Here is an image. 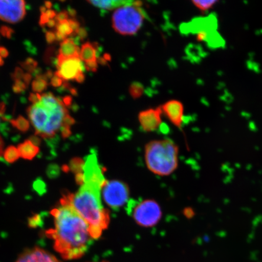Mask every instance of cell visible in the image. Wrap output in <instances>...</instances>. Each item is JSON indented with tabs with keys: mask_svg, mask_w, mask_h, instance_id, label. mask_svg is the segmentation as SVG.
Returning a JSON list of instances; mask_svg holds the SVG:
<instances>
[{
	"mask_svg": "<svg viewBox=\"0 0 262 262\" xmlns=\"http://www.w3.org/2000/svg\"><path fill=\"white\" fill-rule=\"evenodd\" d=\"M80 187L75 193H67L69 201L89 225L94 240L100 238L110 222V212L101 202V191L106 179L96 153L87 157L83 163Z\"/></svg>",
	"mask_w": 262,
	"mask_h": 262,
	"instance_id": "cell-1",
	"label": "cell"
},
{
	"mask_svg": "<svg viewBox=\"0 0 262 262\" xmlns=\"http://www.w3.org/2000/svg\"><path fill=\"white\" fill-rule=\"evenodd\" d=\"M54 228L46 234L54 241V248L65 260L83 257L94 241L89 225L78 214L65 194L57 207L51 211Z\"/></svg>",
	"mask_w": 262,
	"mask_h": 262,
	"instance_id": "cell-2",
	"label": "cell"
},
{
	"mask_svg": "<svg viewBox=\"0 0 262 262\" xmlns=\"http://www.w3.org/2000/svg\"><path fill=\"white\" fill-rule=\"evenodd\" d=\"M41 98L27 110L29 119L34 127L35 135L45 139H53L62 127L69 114L63 101L51 93L41 95Z\"/></svg>",
	"mask_w": 262,
	"mask_h": 262,
	"instance_id": "cell-3",
	"label": "cell"
},
{
	"mask_svg": "<svg viewBox=\"0 0 262 262\" xmlns=\"http://www.w3.org/2000/svg\"><path fill=\"white\" fill-rule=\"evenodd\" d=\"M145 157L150 172L159 176L171 175L179 165V147L168 139L151 141L145 146Z\"/></svg>",
	"mask_w": 262,
	"mask_h": 262,
	"instance_id": "cell-4",
	"label": "cell"
},
{
	"mask_svg": "<svg viewBox=\"0 0 262 262\" xmlns=\"http://www.w3.org/2000/svg\"><path fill=\"white\" fill-rule=\"evenodd\" d=\"M142 3L134 2L116 9L112 17L113 28L118 34L123 35L136 34L142 27L145 16L140 9Z\"/></svg>",
	"mask_w": 262,
	"mask_h": 262,
	"instance_id": "cell-5",
	"label": "cell"
},
{
	"mask_svg": "<svg viewBox=\"0 0 262 262\" xmlns=\"http://www.w3.org/2000/svg\"><path fill=\"white\" fill-rule=\"evenodd\" d=\"M133 205L131 215L136 224L141 227H152L158 224L162 218L161 208L154 200H145Z\"/></svg>",
	"mask_w": 262,
	"mask_h": 262,
	"instance_id": "cell-6",
	"label": "cell"
},
{
	"mask_svg": "<svg viewBox=\"0 0 262 262\" xmlns=\"http://www.w3.org/2000/svg\"><path fill=\"white\" fill-rule=\"evenodd\" d=\"M129 193V189L125 183L118 180H106L101 191V196L109 207L117 209L126 204Z\"/></svg>",
	"mask_w": 262,
	"mask_h": 262,
	"instance_id": "cell-7",
	"label": "cell"
},
{
	"mask_svg": "<svg viewBox=\"0 0 262 262\" xmlns=\"http://www.w3.org/2000/svg\"><path fill=\"white\" fill-rule=\"evenodd\" d=\"M55 75L64 81L76 79L78 75L83 73V64L79 57L65 58L58 55Z\"/></svg>",
	"mask_w": 262,
	"mask_h": 262,
	"instance_id": "cell-8",
	"label": "cell"
},
{
	"mask_svg": "<svg viewBox=\"0 0 262 262\" xmlns=\"http://www.w3.org/2000/svg\"><path fill=\"white\" fill-rule=\"evenodd\" d=\"M26 14L25 1H0V19L16 24L24 18Z\"/></svg>",
	"mask_w": 262,
	"mask_h": 262,
	"instance_id": "cell-9",
	"label": "cell"
},
{
	"mask_svg": "<svg viewBox=\"0 0 262 262\" xmlns=\"http://www.w3.org/2000/svg\"><path fill=\"white\" fill-rule=\"evenodd\" d=\"M161 107L142 111L139 114V120L142 129L146 132H152L159 128L162 123Z\"/></svg>",
	"mask_w": 262,
	"mask_h": 262,
	"instance_id": "cell-10",
	"label": "cell"
},
{
	"mask_svg": "<svg viewBox=\"0 0 262 262\" xmlns=\"http://www.w3.org/2000/svg\"><path fill=\"white\" fill-rule=\"evenodd\" d=\"M15 262H61L49 252L40 248L27 249Z\"/></svg>",
	"mask_w": 262,
	"mask_h": 262,
	"instance_id": "cell-11",
	"label": "cell"
},
{
	"mask_svg": "<svg viewBox=\"0 0 262 262\" xmlns=\"http://www.w3.org/2000/svg\"><path fill=\"white\" fill-rule=\"evenodd\" d=\"M161 108L162 112L173 125L181 128L184 114V106L182 103L179 100H172L163 104Z\"/></svg>",
	"mask_w": 262,
	"mask_h": 262,
	"instance_id": "cell-12",
	"label": "cell"
},
{
	"mask_svg": "<svg viewBox=\"0 0 262 262\" xmlns=\"http://www.w3.org/2000/svg\"><path fill=\"white\" fill-rule=\"evenodd\" d=\"M80 49L72 38H67L62 41L59 49V55L65 58L79 57Z\"/></svg>",
	"mask_w": 262,
	"mask_h": 262,
	"instance_id": "cell-13",
	"label": "cell"
},
{
	"mask_svg": "<svg viewBox=\"0 0 262 262\" xmlns=\"http://www.w3.org/2000/svg\"><path fill=\"white\" fill-rule=\"evenodd\" d=\"M19 157L21 158L32 160L37 156L39 152V147L38 145L32 142L30 139L25 140L17 147Z\"/></svg>",
	"mask_w": 262,
	"mask_h": 262,
	"instance_id": "cell-14",
	"label": "cell"
},
{
	"mask_svg": "<svg viewBox=\"0 0 262 262\" xmlns=\"http://www.w3.org/2000/svg\"><path fill=\"white\" fill-rule=\"evenodd\" d=\"M97 47L94 44L86 42L81 46L80 58L84 63L97 61Z\"/></svg>",
	"mask_w": 262,
	"mask_h": 262,
	"instance_id": "cell-15",
	"label": "cell"
},
{
	"mask_svg": "<svg viewBox=\"0 0 262 262\" xmlns=\"http://www.w3.org/2000/svg\"><path fill=\"white\" fill-rule=\"evenodd\" d=\"M134 1H122V0H112V1H88V3L96 7L104 10H113L123 7L124 6L132 5Z\"/></svg>",
	"mask_w": 262,
	"mask_h": 262,
	"instance_id": "cell-16",
	"label": "cell"
},
{
	"mask_svg": "<svg viewBox=\"0 0 262 262\" xmlns=\"http://www.w3.org/2000/svg\"><path fill=\"white\" fill-rule=\"evenodd\" d=\"M3 156L6 162L12 163L19 159V155L17 147L14 146H10L5 150Z\"/></svg>",
	"mask_w": 262,
	"mask_h": 262,
	"instance_id": "cell-17",
	"label": "cell"
},
{
	"mask_svg": "<svg viewBox=\"0 0 262 262\" xmlns=\"http://www.w3.org/2000/svg\"><path fill=\"white\" fill-rule=\"evenodd\" d=\"M219 2L217 0H211V1H192L193 5L202 13L206 12L209 11V10L212 9Z\"/></svg>",
	"mask_w": 262,
	"mask_h": 262,
	"instance_id": "cell-18",
	"label": "cell"
},
{
	"mask_svg": "<svg viewBox=\"0 0 262 262\" xmlns=\"http://www.w3.org/2000/svg\"><path fill=\"white\" fill-rule=\"evenodd\" d=\"M55 28H56L57 32L60 33V34H63L67 37L68 36L74 34V31L71 27L68 19H67V20L58 22Z\"/></svg>",
	"mask_w": 262,
	"mask_h": 262,
	"instance_id": "cell-19",
	"label": "cell"
},
{
	"mask_svg": "<svg viewBox=\"0 0 262 262\" xmlns=\"http://www.w3.org/2000/svg\"><path fill=\"white\" fill-rule=\"evenodd\" d=\"M13 126L21 132H26L29 128V122L28 120L21 116H19L17 119L10 120Z\"/></svg>",
	"mask_w": 262,
	"mask_h": 262,
	"instance_id": "cell-20",
	"label": "cell"
},
{
	"mask_svg": "<svg viewBox=\"0 0 262 262\" xmlns=\"http://www.w3.org/2000/svg\"><path fill=\"white\" fill-rule=\"evenodd\" d=\"M48 85V81L40 78H35V80L32 81V89L35 93L40 94L47 89Z\"/></svg>",
	"mask_w": 262,
	"mask_h": 262,
	"instance_id": "cell-21",
	"label": "cell"
},
{
	"mask_svg": "<svg viewBox=\"0 0 262 262\" xmlns=\"http://www.w3.org/2000/svg\"><path fill=\"white\" fill-rule=\"evenodd\" d=\"M144 92V88L143 85L140 83H133L130 85L129 88V93L130 96H132L134 99L139 98L142 96Z\"/></svg>",
	"mask_w": 262,
	"mask_h": 262,
	"instance_id": "cell-22",
	"label": "cell"
},
{
	"mask_svg": "<svg viewBox=\"0 0 262 262\" xmlns=\"http://www.w3.org/2000/svg\"><path fill=\"white\" fill-rule=\"evenodd\" d=\"M21 67L24 69L28 73L32 74L37 69L38 63L34 59L28 58L24 62L20 63Z\"/></svg>",
	"mask_w": 262,
	"mask_h": 262,
	"instance_id": "cell-23",
	"label": "cell"
},
{
	"mask_svg": "<svg viewBox=\"0 0 262 262\" xmlns=\"http://www.w3.org/2000/svg\"><path fill=\"white\" fill-rule=\"evenodd\" d=\"M0 34H1L3 37H6L8 39L11 38L12 35L14 34V31L12 29L6 26H2L0 28Z\"/></svg>",
	"mask_w": 262,
	"mask_h": 262,
	"instance_id": "cell-24",
	"label": "cell"
},
{
	"mask_svg": "<svg viewBox=\"0 0 262 262\" xmlns=\"http://www.w3.org/2000/svg\"><path fill=\"white\" fill-rule=\"evenodd\" d=\"M24 71L20 68H16L14 73L12 74V79L15 80H21L24 78Z\"/></svg>",
	"mask_w": 262,
	"mask_h": 262,
	"instance_id": "cell-25",
	"label": "cell"
},
{
	"mask_svg": "<svg viewBox=\"0 0 262 262\" xmlns=\"http://www.w3.org/2000/svg\"><path fill=\"white\" fill-rule=\"evenodd\" d=\"M63 80L61 78L57 76L56 75H54L51 79L50 84L54 88H58L63 84Z\"/></svg>",
	"mask_w": 262,
	"mask_h": 262,
	"instance_id": "cell-26",
	"label": "cell"
},
{
	"mask_svg": "<svg viewBox=\"0 0 262 262\" xmlns=\"http://www.w3.org/2000/svg\"><path fill=\"white\" fill-rule=\"evenodd\" d=\"M84 67L88 71L96 73L98 68V61H92L90 63H84Z\"/></svg>",
	"mask_w": 262,
	"mask_h": 262,
	"instance_id": "cell-27",
	"label": "cell"
},
{
	"mask_svg": "<svg viewBox=\"0 0 262 262\" xmlns=\"http://www.w3.org/2000/svg\"><path fill=\"white\" fill-rule=\"evenodd\" d=\"M69 14L67 11H63L59 12L57 16H55V21L60 22L62 21L67 20L69 18Z\"/></svg>",
	"mask_w": 262,
	"mask_h": 262,
	"instance_id": "cell-28",
	"label": "cell"
},
{
	"mask_svg": "<svg viewBox=\"0 0 262 262\" xmlns=\"http://www.w3.org/2000/svg\"><path fill=\"white\" fill-rule=\"evenodd\" d=\"M68 21L70 23L71 27L74 31V34H75L80 28V23L76 19L74 18L68 19Z\"/></svg>",
	"mask_w": 262,
	"mask_h": 262,
	"instance_id": "cell-29",
	"label": "cell"
},
{
	"mask_svg": "<svg viewBox=\"0 0 262 262\" xmlns=\"http://www.w3.org/2000/svg\"><path fill=\"white\" fill-rule=\"evenodd\" d=\"M46 40L48 44H52L56 41V38H55V32L52 31H47L46 32Z\"/></svg>",
	"mask_w": 262,
	"mask_h": 262,
	"instance_id": "cell-30",
	"label": "cell"
},
{
	"mask_svg": "<svg viewBox=\"0 0 262 262\" xmlns=\"http://www.w3.org/2000/svg\"><path fill=\"white\" fill-rule=\"evenodd\" d=\"M14 86L17 88L18 89L22 92L25 91L27 88L28 87L27 85H26L24 81L22 80H15L14 81Z\"/></svg>",
	"mask_w": 262,
	"mask_h": 262,
	"instance_id": "cell-31",
	"label": "cell"
},
{
	"mask_svg": "<svg viewBox=\"0 0 262 262\" xmlns=\"http://www.w3.org/2000/svg\"><path fill=\"white\" fill-rule=\"evenodd\" d=\"M41 96L40 94L31 93L29 95V100L33 104H35L41 100Z\"/></svg>",
	"mask_w": 262,
	"mask_h": 262,
	"instance_id": "cell-32",
	"label": "cell"
},
{
	"mask_svg": "<svg viewBox=\"0 0 262 262\" xmlns=\"http://www.w3.org/2000/svg\"><path fill=\"white\" fill-rule=\"evenodd\" d=\"M49 19L47 14L44 13V14H41L40 18V21H39V25L41 26H45L47 25L48 22L49 21Z\"/></svg>",
	"mask_w": 262,
	"mask_h": 262,
	"instance_id": "cell-33",
	"label": "cell"
},
{
	"mask_svg": "<svg viewBox=\"0 0 262 262\" xmlns=\"http://www.w3.org/2000/svg\"><path fill=\"white\" fill-rule=\"evenodd\" d=\"M74 34L77 35L81 40H83V39L86 37L87 32L84 28H80Z\"/></svg>",
	"mask_w": 262,
	"mask_h": 262,
	"instance_id": "cell-34",
	"label": "cell"
},
{
	"mask_svg": "<svg viewBox=\"0 0 262 262\" xmlns=\"http://www.w3.org/2000/svg\"><path fill=\"white\" fill-rule=\"evenodd\" d=\"M45 14L48 16V18L50 19H54L55 16H57V13L54 11V10L48 9L47 12H45Z\"/></svg>",
	"mask_w": 262,
	"mask_h": 262,
	"instance_id": "cell-35",
	"label": "cell"
},
{
	"mask_svg": "<svg viewBox=\"0 0 262 262\" xmlns=\"http://www.w3.org/2000/svg\"><path fill=\"white\" fill-rule=\"evenodd\" d=\"M9 55V51L8 49L5 47H0V56L2 58L8 57Z\"/></svg>",
	"mask_w": 262,
	"mask_h": 262,
	"instance_id": "cell-36",
	"label": "cell"
},
{
	"mask_svg": "<svg viewBox=\"0 0 262 262\" xmlns=\"http://www.w3.org/2000/svg\"><path fill=\"white\" fill-rule=\"evenodd\" d=\"M32 79V75L29 73H25L24 76V78H23V80H24V81L25 82V84L27 85L28 86V85L29 83H30V82Z\"/></svg>",
	"mask_w": 262,
	"mask_h": 262,
	"instance_id": "cell-37",
	"label": "cell"
},
{
	"mask_svg": "<svg viewBox=\"0 0 262 262\" xmlns=\"http://www.w3.org/2000/svg\"><path fill=\"white\" fill-rule=\"evenodd\" d=\"M3 117H4V115L0 113V119H2ZM3 147H4V142H3V140L1 135H0V157H1L3 154Z\"/></svg>",
	"mask_w": 262,
	"mask_h": 262,
	"instance_id": "cell-38",
	"label": "cell"
},
{
	"mask_svg": "<svg viewBox=\"0 0 262 262\" xmlns=\"http://www.w3.org/2000/svg\"><path fill=\"white\" fill-rule=\"evenodd\" d=\"M55 38H56V41H63L64 40H66V39L67 38V37H66V36L63 35V34H60V33H59L57 31L55 32Z\"/></svg>",
	"mask_w": 262,
	"mask_h": 262,
	"instance_id": "cell-39",
	"label": "cell"
},
{
	"mask_svg": "<svg viewBox=\"0 0 262 262\" xmlns=\"http://www.w3.org/2000/svg\"><path fill=\"white\" fill-rule=\"evenodd\" d=\"M72 98L70 96H67L63 98V102L66 106V107H68L69 106H70V104L72 103Z\"/></svg>",
	"mask_w": 262,
	"mask_h": 262,
	"instance_id": "cell-40",
	"label": "cell"
},
{
	"mask_svg": "<svg viewBox=\"0 0 262 262\" xmlns=\"http://www.w3.org/2000/svg\"><path fill=\"white\" fill-rule=\"evenodd\" d=\"M57 21H55V19H49V21L48 22V24H47V26L49 28H53L54 27H55L57 25Z\"/></svg>",
	"mask_w": 262,
	"mask_h": 262,
	"instance_id": "cell-41",
	"label": "cell"
},
{
	"mask_svg": "<svg viewBox=\"0 0 262 262\" xmlns=\"http://www.w3.org/2000/svg\"><path fill=\"white\" fill-rule=\"evenodd\" d=\"M84 80L85 75L83 74V73H82L78 75L77 77L76 78V79H75V80L78 82V83H83Z\"/></svg>",
	"mask_w": 262,
	"mask_h": 262,
	"instance_id": "cell-42",
	"label": "cell"
},
{
	"mask_svg": "<svg viewBox=\"0 0 262 262\" xmlns=\"http://www.w3.org/2000/svg\"><path fill=\"white\" fill-rule=\"evenodd\" d=\"M67 11L68 12L69 15H71V16H73V17H74V16L76 15V11H75V10L73 9H70Z\"/></svg>",
	"mask_w": 262,
	"mask_h": 262,
	"instance_id": "cell-43",
	"label": "cell"
},
{
	"mask_svg": "<svg viewBox=\"0 0 262 262\" xmlns=\"http://www.w3.org/2000/svg\"><path fill=\"white\" fill-rule=\"evenodd\" d=\"M45 6L48 9H50L52 6V3L51 2H45Z\"/></svg>",
	"mask_w": 262,
	"mask_h": 262,
	"instance_id": "cell-44",
	"label": "cell"
},
{
	"mask_svg": "<svg viewBox=\"0 0 262 262\" xmlns=\"http://www.w3.org/2000/svg\"><path fill=\"white\" fill-rule=\"evenodd\" d=\"M40 10L41 14H44V13H45L47 11V8H46L44 6H41V7L40 8Z\"/></svg>",
	"mask_w": 262,
	"mask_h": 262,
	"instance_id": "cell-45",
	"label": "cell"
},
{
	"mask_svg": "<svg viewBox=\"0 0 262 262\" xmlns=\"http://www.w3.org/2000/svg\"><path fill=\"white\" fill-rule=\"evenodd\" d=\"M4 64V61L2 60V58L0 56V67Z\"/></svg>",
	"mask_w": 262,
	"mask_h": 262,
	"instance_id": "cell-46",
	"label": "cell"
},
{
	"mask_svg": "<svg viewBox=\"0 0 262 262\" xmlns=\"http://www.w3.org/2000/svg\"><path fill=\"white\" fill-rule=\"evenodd\" d=\"M100 262H107V261H100Z\"/></svg>",
	"mask_w": 262,
	"mask_h": 262,
	"instance_id": "cell-47",
	"label": "cell"
}]
</instances>
